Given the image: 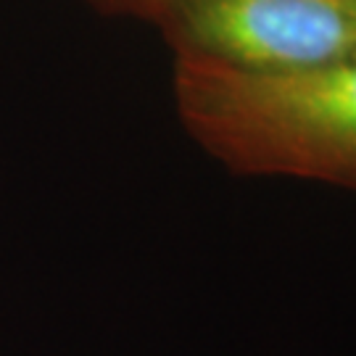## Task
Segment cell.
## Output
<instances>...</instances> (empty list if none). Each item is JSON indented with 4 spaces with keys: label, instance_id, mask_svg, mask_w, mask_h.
I'll use <instances>...</instances> for the list:
<instances>
[{
    "label": "cell",
    "instance_id": "1",
    "mask_svg": "<svg viewBox=\"0 0 356 356\" xmlns=\"http://www.w3.org/2000/svg\"><path fill=\"white\" fill-rule=\"evenodd\" d=\"M182 124L238 175L356 191V56L306 72L175 61Z\"/></svg>",
    "mask_w": 356,
    "mask_h": 356
},
{
    "label": "cell",
    "instance_id": "2",
    "mask_svg": "<svg viewBox=\"0 0 356 356\" xmlns=\"http://www.w3.org/2000/svg\"><path fill=\"white\" fill-rule=\"evenodd\" d=\"M177 58L282 74L356 56V0H172L161 16Z\"/></svg>",
    "mask_w": 356,
    "mask_h": 356
},
{
    "label": "cell",
    "instance_id": "3",
    "mask_svg": "<svg viewBox=\"0 0 356 356\" xmlns=\"http://www.w3.org/2000/svg\"><path fill=\"white\" fill-rule=\"evenodd\" d=\"M101 8L114 13H129L138 19H148V22H161L166 8L172 6V0H95Z\"/></svg>",
    "mask_w": 356,
    "mask_h": 356
}]
</instances>
